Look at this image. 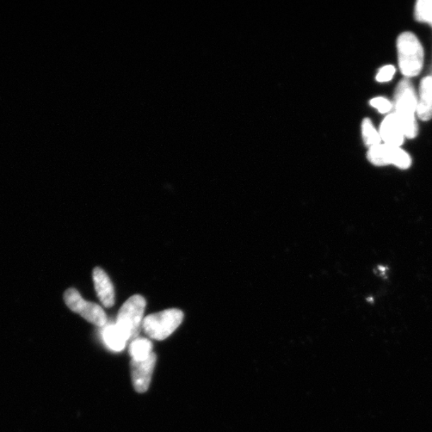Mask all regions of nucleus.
<instances>
[{"instance_id": "1", "label": "nucleus", "mask_w": 432, "mask_h": 432, "mask_svg": "<svg viewBox=\"0 0 432 432\" xmlns=\"http://www.w3.org/2000/svg\"><path fill=\"white\" fill-rule=\"evenodd\" d=\"M418 101L416 91L409 79H404L397 86L394 97V115L402 126L405 137L414 139L418 135L415 117Z\"/></svg>"}, {"instance_id": "2", "label": "nucleus", "mask_w": 432, "mask_h": 432, "mask_svg": "<svg viewBox=\"0 0 432 432\" xmlns=\"http://www.w3.org/2000/svg\"><path fill=\"white\" fill-rule=\"evenodd\" d=\"M399 66L405 77H415L422 71L424 48L417 37L411 33H404L397 40Z\"/></svg>"}, {"instance_id": "3", "label": "nucleus", "mask_w": 432, "mask_h": 432, "mask_svg": "<svg viewBox=\"0 0 432 432\" xmlns=\"http://www.w3.org/2000/svg\"><path fill=\"white\" fill-rule=\"evenodd\" d=\"M183 317L182 311L172 308L147 316L142 323V328L151 339L164 341L180 326Z\"/></svg>"}, {"instance_id": "4", "label": "nucleus", "mask_w": 432, "mask_h": 432, "mask_svg": "<svg viewBox=\"0 0 432 432\" xmlns=\"http://www.w3.org/2000/svg\"><path fill=\"white\" fill-rule=\"evenodd\" d=\"M146 307V300L140 295L129 298L121 307L116 324L125 332L128 341H134L139 335Z\"/></svg>"}, {"instance_id": "5", "label": "nucleus", "mask_w": 432, "mask_h": 432, "mask_svg": "<svg viewBox=\"0 0 432 432\" xmlns=\"http://www.w3.org/2000/svg\"><path fill=\"white\" fill-rule=\"evenodd\" d=\"M64 300L70 310L80 314L88 322L97 326L106 325L107 316L103 308L94 302L84 300L76 289L67 290Z\"/></svg>"}, {"instance_id": "6", "label": "nucleus", "mask_w": 432, "mask_h": 432, "mask_svg": "<svg viewBox=\"0 0 432 432\" xmlns=\"http://www.w3.org/2000/svg\"><path fill=\"white\" fill-rule=\"evenodd\" d=\"M368 159L375 166L394 165L403 170L409 169L411 159L409 154L400 147L387 144H378L369 147Z\"/></svg>"}, {"instance_id": "7", "label": "nucleus", "mask_w": 432, "mask_h": 432, "mask_svg": "<svg viewBox=\"0 0 432 432\" xmlns=\"http://www.w3.org/2000/svg\"><path fill=\"white\" fill-rule=\"evenodd\" d=\"M156 363L157 356L154 353L143 361L132 360V377L135 391L139 393H144L148 390Z\"/></svg>"}, {"instance_id": "8", "label": "nucleus", "mask_w": 432, "mask_h": 432, "mask_svg": "<svg viewBox=\"0 0 432 432\" xmlns=\"http://www.w3.org/2000/svg\"><path fill=\"white\" fill-rule=\"evenodd\" d=\"M380 135L385 144L399 147L404 140V132L396 115L390 114L382 120Z\"/></svg>"}, {"instance_id": "9", "label": "nucleus", "mask_w": 432, "mask_h": 432, "mask_svg": "<svg viewBox=\"0 0 432 432\" xmlns=\"http://www.w3.org/2000/svg\"><path fill=\"white\" fill-rule=\"evenodd\" d=\"M93 280L98 298L105 307H112L115 305V289L109 276L101 268L93 271Z\"/></svg>"}, {"instance_id": "10", "label": "nucleus", "mask_w": 432, "mask_h": 432, "mask_svg": "<svg viewBox=\"0 0 432 432\" xmlns=\"http://www.w3.org/2000/svg\"><path fill=\"white\" fill-rule=\"evenodd\" d=\"M417 115L423 121L432 119V77H425L421 84Z\"/></svg>"}, {"instance_id": "11", "label": "nucleus", "mask_w": 432, "mask_h": 432, "mask_svg": "<svg viewBox=\"0 0 432 432\" xmlns=\"http://www.w3.org/2000/svg\"><path fill=\"white\" fill-rule=\"evenodd\" d=\"M103 341L114 351H121L126 347L128 339L118 325L110 324L104 326L102 332Z\"/></svg>"}, {"instance_id": "12", "label": "nucleus", "mask_w": 432, "mask_h": 432, "mask_svg": "<svg viewBox=\"0 0 432 432\" xmlns=\"http://www.w3.org/2000/svg\"><path fill=\"white\" fill-rule=\"evenodd\" d=\"M152 343L149 339L137 338L130 345L129 353L132 360L143 361L152 354Z\"/></svg>"}, {"instance_id": "13", "label": "nucleus", "mask_w": 432, "mask_h": 432, "mask_svg": "<svg viewBox=\"0 0 432 432\" xmlns=\"http://www.w3.org/2000/svg\"><path fill=\"white\" fill-rule=\"evenodd\" d=\"M362 134L364 143L370 147L381 144L380 133L376 131L371 120L364 119L362 123Z\"/></svg>"}, {"instance_id": "14", "label": "nucleus", "mask_w": 432, "mask_h": 432, "mask_svg": "<svg viewBox=\"0 0 432 432\" xmlns=\"http://www.w3.org/2000/svg\"><path fill=\"white\" fill-rule=\"evenodd\" d=\"M416 21L432 23V0H419L415 8Z\"/></svg>"}, {"instance_id": "15", "label": "nucleus", "mask_w": 432, "mask_h": 432, "mask_svg": "<svg viewBox=\"0 0 432 432\" xmlns=\"http://www.w3.org/2000/svg\"><path fill=\"white\" fill-rule=\"evenodd\" d=\"M372 106L379 110V113L385 114L392 109V103L384 97H376L370 101Z\"/></svg>"}, {"instance_id": "16", "label": "nucleus", "mask_w": 432, "mask_h": 432, "mask_svg": "<svg viewBox=\"0 0 432 432\" xmlns=\"http://www.w3.org/2000/svg\"><path fill=\"white\" fill-rule=\"evenodd\" d=\"M394 73H396V69L392 65H387L380 70L377 76H376V80L380 83H385L390 81L392 79Z\"/></svg>"}, {"instance_id": "17", "label": "nucleus", "mask_w": 432, "mask_h": 432, "mask_svg": "<svg viewBox=\"0 0 432 432\" xmlns=\"http://www.w3.org/2000/svg\"><path fill=\"white\" fill-rule=\"evenodd\" d=\"M431 25H432V23H431Z\"/></svg>"}]
</instances>
